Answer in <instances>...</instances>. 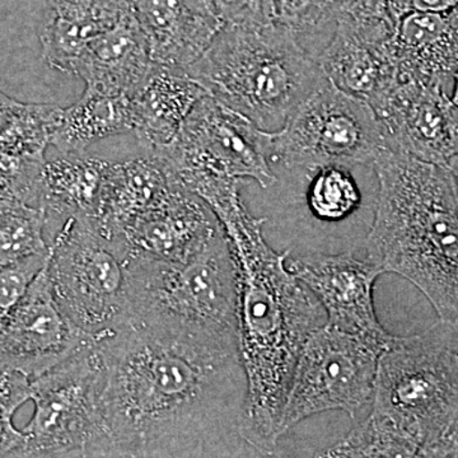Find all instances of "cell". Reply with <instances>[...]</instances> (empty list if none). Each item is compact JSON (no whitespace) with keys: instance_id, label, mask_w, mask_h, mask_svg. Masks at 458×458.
Wrapping results in <instances>:
<instances>
[{"instance_id":"cell-1","label":"cell","mask_w":458,"mask_h":458,"mask_svg":"<svg viewBox=\"0 0 458 458\" xmlns=\"http://www.w3.org/2000/svg\"><path fill=\"white\" fill-rule=\"evenodd\" d=\"M242 181L198 174L186 182L216 214L236 273L238 354L245 397L238 433L270 456L280 439V423L295 364L310 337L327 324L315 294L288 269L289 254L265 241L264 218H256L241 198Z\"/></svg>"},{"instance_id":"cell-2","label":"cell","mask_w":458,"mask_h":458,"mask_svg":"<svg viewBox=\"0 0 458 458\" xmlns=\"http://www.w3.org/2000/svg\"><path fill=\"white\" fill-rule=\"evenodd\" d=\"M96 343L105 369V438L125 458L152 457L242 370L237 349L140 325Z\"/></svg>"},{"instance_id":"cell-3","label":"cell","mask_w":458,"mask_h":458,"mask_svg":"<svg viewBox=\"0 0 458 458\" xmlns=\"http://www.w3.org/2000/svg\"><path fill=\"white\" fill-rule=\"evenodd\" d=\"M366 255L426 295L439 321L458 324V183L447 168L385 148Z\"/></svg>"},{"instance_id":"cell-4","label":"cell","mask_w":458,"mask_h":458,"mask_svg":"<svg viewBox=\"0 0 458 458\" xmlns=\"http://www.w3.org/2000/svg\"><path fill=\"white\" fill-rule=\"evenodd\" d=\"M185 72L208 96L269 132L327 81L318 59L276 22L227 23Z\"/></svg>"},{"instance_id":"cell-5","label":"cell","mask_w":458,"mask_h":458,"mask_svg":"<svg viewBox=\"0 0 458 458\" xmlns=\"http://www.w3.org/2000/svg\"><path fill=\"white\" fill-rule=\"evenodd\" d=\"M131 322L238 349L236 273L225 233L185 262L126 259Z\"/></svg>"},{"instance_id":"cell-6","label":"cell","mask_w":458,"mask_h":458,"mask_svg":"<svg viewBox=\"0 0 458 458\" xmlns=\"http://www.w3.org/2000/svg\"><path fill=\"white\" fill-rule=\"evenodd\" d=\"M372 403L421 445L458 423V349L450 324L394 337L379 355Z\"/></svg>"},{"instance_id":"cell-7","label":"cell","mask_w":458,"mask_h":458,"mask_svg":"<svg viewBox=\"0 0 458 458\" xmlns=\"http://www.w3.org/2000/svg\"><path fill=\"white\" fill-rule=\"evenodd\" d=\"M47 273L60 309L90 339L128 327L126 256L95 219H66L50 243Z\"/></svg>"},{"instance_id":"cell-8","label":"cell","mask_w":458,"mask_h":458,"mask_svg":"<svg viewBox=\"0 0 458 458\" xmlns=\"http://www.w3.org/2000/svg\"><path fill=\"white\" fill-rule=\"evenodd\" d=\"M385 148L373 108L327 77L280 131L270 132V161L309 174L327 165H372Z\"/></svg>"},{"instance_id":"cell-9","label":"cell","mask_w":458,"mask_h":458,"mask_svg":"<svg viewBox=\"0 0 458 458\" xmlns=\"http://www.w3.org/2000/svg\"><path fill=\"white\" fill-rule=\"evenodd\" d=\"M381 349L327 327L303 346L289 385L280 437L312 415L340 410L352 418L373 403Z\"/></svg>"},{"instance_id":"cell-10","label":"cell","mask_w":458,"mask_h":458,"mask_svg":"<svg viewBox=\"0 0 458 458\" xmlns=\"http://www.w3.org/2000/svg\"><path fill=\"white\" fill-rule=\"evenodd\" d=\"M104 385V360L96 342L32 379L35 412L22 430L25 445L21 451L26 454L86 452L89 443L105 438Z\"/></svg>"},{"instance_id":"cell-11","label":"cell","mask_w":458,"mask_h":458,"mask_svg":"<svg viewBox=\"0 0 458 458\" xmlns=\"http://www.w3.org/2000/svg\"><path fill=\"white\" fill-rule=\"evenodd\" d=\"M174 180L212 174L255 180L267 189L276 182L270 168V132L205 96L195 105L177 137L152 153Z\"/></svg>"},{"instance_id":"cell-12","label":"cell","mask_w":458,"mask_h":458,"mask_svg":"<svg viewBox=\"0 0 458 458\" xmlns=\"http://www.w3.org/2000/svg\"><path fill=\"white\" fill-rule=\"evenodd\" d=\"M336 23L318 64L328 81L370 106L397 82L390 44L396 20L387 0H355Z\"/></svg>"},{"instance_id":"cell-13","label":"cell","mask_w":458,"mask_h":458,"mask_svg":"<svg viewBox=\"0 0 458 458\" xmlns=\"http://www.w3.org/2000/svg\"><path fill=\"white\" fill-rule=\"evenodd\" d=\"M92 342L60 309L47 262L16 306L0 319V364L31 381Z\"/></svg>"},{"instance_id":"cell-14","label":"cell","mask_w":458,"mask_h":458,"mask_svg":"<svg viewBox=\"0 0 458 458\" xmlns=\"http://www.w3.org/2000/svg\"><path fill=\"white\" fill-rule=\"evenodd\" d=\"M288 269L315 294L327 327L372 344L385 352L394 343L377 318L373 289L384 274L369 256L309 254L286 262Z\"/></svg>"},{"instance_id":"cell-15","label":"cell","mask_w":458,"mask_h":458,"mask_svg":"<svg viewBox=\"0 0 458 458\" xmlns=\"http://www.w3.org/2000/svg\"><path fill=\"white\" fill-rule=\"evenodd\" d=\"M370 107L387 149L445 165L458 135V113L438 82L397 81Z\"/></svg>"},{"instance_id":"cell-16","label":"cell","mask_w":458,"mask_h":458,"mask_svg":"<svg viewBox=\"0 0 458 458\" xmlns=\"http://www.w3.org/2000/svg\"><path fill=\"white\" fill-rule=\"evenodd\" d=\"M222 233L209 205L182 185L114 237L126 259L185 262Z\"/></svg>"},{"instance_id":"cell-17","label":"cell","mask_w":458,"mask_h":458,"mask_svg":"<svg viewBox=\"0 0 458 458\" xmlns=\"http://www.w3.org/2000/svg\"><path fill=\"white\" fill-rule=\"evenodd\" d=\"M153 64L186 71L225 22L214 0H131Z\"/></svg>"},{"instance_id":"cell-18","label":"cell","mask_w":458,"mask_h":458,"mask_svg":"<svg viewBox=\"0 0 458 458\" xmlns=\"http://www.w3.org/2000/svg\"><path fill=\"white\" fill-rule=\"evenodd\" d=\"M153 62L134 11L110 31L87 45L69 68L86 89L131 98L146 81Z\"/></svg>"},{"instance_id":"cell-19","label":"cell","mask_w":458,"mask_h":458,"mask_svg":"<svg viewBox=\"0 0 458 458\" xmlns=\"http://www.w3.org/2000/svg\"><path fill=\"white\" fill-rule=\"evenodd\" d=\"M208 96L185 71L153 64L131 96L132 132L150 155L179 134L195 105Z\"/></svg>"},{"instance_id":"cell-20","label":"cell","mask_w":458,"mask_h":458,"mask_svg":"<svg viewBox=\"0 0 458 458\" xmlns=\"http://www.w3.org/2000/svg\"><path fill=\"white\" fill-rule=\"evenodd\" d=\"M132 12L131 0H47L42 21V59L68 73L93 38L110 31Z\"/></svg>"},{"instance_id":"cell-21","label":"cell","mask_w":458,"mask_h":458,"mask_svg":"<svg viewBox=\"0 0 458 458\" xmlns=\"http://www.w3.org/2000/svg\"><path fill=\"white\" fill-rule=\"evenodd\" d=\"M177 185L161 159L153 155L111 165L95 221L106 236L116 237Z\"/></svg>"},{"instance_id":"cell-22","label":"cell","mask_w":458,"mask_h":458,"mask_svg":"<svg viewBox=\"0 0 458 458\" xmlns=\"http://www.w3.org/2000/svg\"><path fill=\"white\" fill-rule=\"evenodd\" d=\"M110 165L98 157L78 155H62L45 162L40 207L47 221L50 216L65 221L78 216L95 219Z\"/></svg>"},{"instance_id":"cell-23","label":"cell","mask_w":458,"mask_h":458,"mask_svg":"<svg viewBox=\"0 0 458 458\" xmlns=\"http://www.w3.org/2000/svg\"><path fill=\"white\" fill-rule=\"evenodd\" d=\"M126 132H132L131 98L86 89L74 105L63 108L50 146L62 155H78L96 141Z\"/></svg>"},{"instance_id":"cell-24","label":"cell","mask_w":458,"mask_h":458,"mask_svg":"<svg viewBox=\"0 0 458 458\" xmlns=\"http://www.w3.org/2000/svg\"><path fill=\"white\" fill-rule=\"evenodd\" d=\"M63 108L0 95V153L45 158Z\"/></svg>"},{"instance_id":"cell-25","label":"cell","mask_w":458,"mask_h":458,"mask_svg":"<svg viewBox=\"0 0 458 458\" xmlns=\"http://www.w3.org/2000/svg\"><path fill=\"white\" fill-rule=\"evenodd\" d=\"M420 448L414 437L372 410L363 423L318 458H419Z\"/></svg>"},{"instance_id":"cell-26","label":"cell","mask_w":458,"mask_h":458,"mask_svg":"<svg viewBox=\"0 0 458 458\" xmlns=\"http://www.w3.org/2000/svg\"><path fill=\"white\" fill-rule=\"evenodd\" d=\"M47 214L41 208L0 200V267L30 256L47 254Z\"/></svg>"},{"instance_id":"cell-27","label":"cell","mask_w":458,"mask_h":458,"mask_svg":"<svg viewBox=\"0 0 458 458\" xmlns=\"http://www.w3.org/2000/svg\"><path fill=\"white\" fill-rule=\"evenodd\" d=\"M307 203L319 221L339 222L360 208V192L351 168L327 165L313 174Z\"/></svg>"},{"instance_id":"cell-28","label":"cell","mask_w":458,"mask_h":458,"mask_svg":"<svg viewBox=\"0 0 458 458\" xmlns=\"http://www.w3.org/2000/svg\"><path fill=\"white\" fill-rule=\"evenodd\" d=\"M47 158L0 153V200L41 208V177Z\"/></svg>"},{"instance_id":"cell-29","label":"cell","mask_w":458,"mask_h":458,"mask_svg":"<svg viewBox=\"0 0 458 458\" xmlns=\"http://www.w3.org/2000/svg\"><path fill=\"white\" fill-rule=\"evenodd\" d=\"M355 0H270L274 22L300 33L318 31L336 21Z\"/></svg>"},{"instance_id":"cell-30","label":"cell","mask_w":458,"mask_h":458,"mask_svg":"<svg viewBox=\"0 0 458 458\" xmlns=\"http://www.w3.org/2000/svg\"><path fill=\"white\" fill-rule=\"evenodd\" d=\"M47 254L33 255L8 267H0V319L23 297L33 279L49 260Z\"/></svg>"},{"instance_id":"cell-31","label":"cell","mask_w":458,"mask_h":458,"mask_svg":"<svg viewBox=\"0 0 458 458\" xmlns=\"http://www.w3.org/2000/svg\"><path fill=\"white\" fill-rule=\"evenodd\" d=\"M214 3L225 25L274 22L270 0H214Z\"/></svg>"},{"instance_id":"cell-32","label":"cell","mask_w":458,"mask_h":458,"mask_svg":"<svg viewBox=\"0 0 458 458\" xmlns=\"http://www.w3.org/2000/svg\"><path fill=\"white\" fill-rule=\"evenodd\" d=\"M31 379L0 364V414L13 418L26 401L31 400Z\"/></svg>"},{"instance_id":"cell-33","label":"cell","mask_w":458,"mask_h":458,"mask_svg":"<svg viewBox=\"0 0 458 458\" xmlns=\"http://www.w3.org/2000/svg\"><path fill=\"white\" fill-rule=\"evenodd\" d=\"M394 20L410 12L450 13L458 7V0H387Z\"/></svg>"},{"instance_id":"cell-34","label":"cell","mask_w":458,"mask_h":458,"mask_svg":"<svg viewBox=\"0 0 458 458\" xmlns=\"http://www.w3.org/2000/svg\"><path fill=\"white\" fill-rule=\"evenodd\" d=\"M419 458H458V423L432 441L424 443Z\"/></svg>"},{"instance_id":"cell-35","label":"cell","mask_w":458,"mask_h":458,"mask_svg":"<svg viewBox=\"0 0 458 458\" xmlns=\"http://www.w3.org/2000/svg\"><path fill=\"white\" fill-rule=\"evenodd\" d=\"M12 419L0 414V458L8 456L14 451L22 450L25 434L16 429Z\"/></svg>"},{"instance_id":"cell-36","label":"cell","mask_w":458,"mask_h":458,"mask_svg":"<svg viewBox=\"0 0 458 458\" xmlns=\"http://www.w3.org/2000/svg\"><path fill=\"white\" fill-rule=\"evenodd\" d=\"M451 327H452V333H454V343H456V346L458 349V324L451 325Z\"/></svg>"},{"instance_id":"cell-37","label":"cell","mask_w":458,"mask_h":458,"mask_svg":"<svg viewBox=\"0 0 458 458\" xmlns=\"http://www.w3.org/2000/svg\"><path fill=\"white\" fill-rule=\"evenodd\" d=\"M82 458H87L86 452H83V456H82Z\"/></svg>"},{"instance_id":"cell-38","label":"cell","mask_w":458,"mask_h":458,"mask_svg":"<svg viewBox=\"0 0 458 458\" xmlns=\"http://www.w3.org/2000/svg\"><path fill=\"white\" fill-rule=\"evenodd\" d=\"M0 95H2V92H0Z\"/></svg>"}]
</instances>
